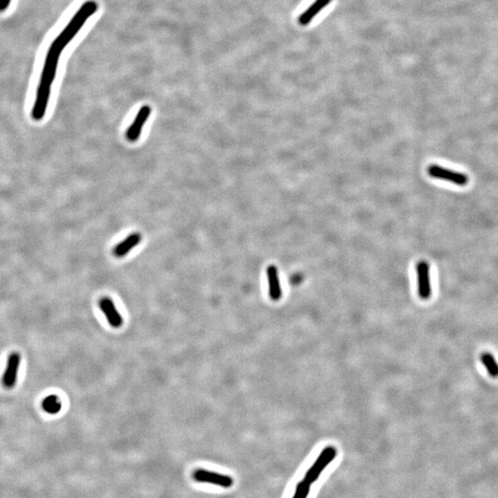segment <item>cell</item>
<instances>
[{
  "instance_id": "obj_13",
  "label": "cell",
  "mask_w": 498,
  "mask_h": 498,
  "mask_svg": "<svg viewBox=\"0 0 498 498\" xmlns=\"http://www.w3.org/2000/svg\"><path fill=\"white\" fill-rule=\"evenodd\" d=\"M481 362L484 364L492 377H498V363L490 353H483L481 355Z\"/></svg>"
},
{
  "instance_id": "obj_9",
  "label": "cell",
  "mask_w": 498,
  "mask_h": 498,
  "mask_svg": "<svg viewBox=\"0 0 498 498\" xmlns=\"http://www.w3.org/2000/svg\"><path fill=\"white\" fill-rule=\"evenodd\" d=\"M267 279L269 284V293L272 301H279L282 297V287L279 277V271L274 265L267 268Z\"/></svg>"
},
{
  "instance_id": "obj_7",
  "label": "cell",
  "mask_w": 498,
  "mask_h": 498,
  "mask_svg": "<svg viewBox=\"0 0 498 498\" xmlns=\"http://www.w3.org/2000/svg\"><path fill=\"white\" fill-rule=\"evenodd\" d=\"M150 111H151L150 107L148 106H144L140 109L139 113L136 115L134 121L132 122V124L126 132V138L128 142H135L139 140L140 136L142 134L143 126L149 118Z\"/></svg>"
},
{
  "instance_id": "obj_4",
  "label": "cell",
  "mask_w": 498,
  "mask_h": 498,
  "mask_svg": "<svg viewBox=\"0 0 498 498\" xmlns=\"http://www.w3.org/2000/svg\"><path fill=\"white\" fill-rule=\"evenodd\" d=\"M193 478L199 483L213 484L221 486L223 488H230L234 484V479L232 477L204 469L195 470L193 473Z\"/></svg>"
},
{
  "instance_id": "obj_2",
  "label": "cell",
  "mask_w": 498,
  "mask_h": 498,
  "mask_svg": "<svg viewBox=\"0 0 498 498\" xmlns=\"http://www.w3.org/2000/svg\"><path fill=\"white\" fill-rule=\"evenodd\" d=\"M336 456H337V449L334 447L329 446L324 448L313 465L310 467V469L307 470L304 480H306V482L310 484L315 483L319 479V477L320 476L323 470L328 466V464H330L334 461Z\"/></svg>"
},
{
  "instance_id": "obj_3",
  "label": "cell",
  "mask_w": 498,
  "mask_h": 498,
  "mask_svg": "<svg viewBox=\"0 0 498 498\" xmlns=\"http://www.w3.org/2000/svg\"><path fill=\"white\" fill-rule=\"evenodd\" d=\"M427 173L431 178L440 179L447 182L453 183L457 185H466L469 182V178L462 173L451 171L437 164H432L428 167Z\"/></svg>"
},
{
  "instance_id": "obj_10",
  "label": "cell",
  "mask_w": 498,
  "mask_h": 498,
  "mask_svg": "<svg viewBox=\"0 0 498 498\" xmlns=\"http://www.w3.org/2000/svg\"><path fill=\"white\" fill-rule=\"evenodd\" d=\"M330 2L331 0H316L310 7L300 15L298 18L299 24L301 26L308 25L314 18L327 7Z\"/></svg>"
},
{
  "instance_id": "obj_12",
  "label": "cell",
  "mask_w": 498,
  "mask_h": 498,
  "mask_svg": "<svg viewBox=\"0 0 498 498\" xmlns=\"http://www.w3.org/2000/svg\"><path fill=\"white\" fill-rule=\"evenodd\" d=\"M43 411L49 414H57L62 409V403L59 397L56 395H50L44 398L42 402Z\"/></svg>"
},
{
  "instance_id": "obj_8",
  "label": "cell",
  "mask_w": 498,
  "mask_h": 498,
  "mask_svg": "<svg viewBox=\"0 0 498 498\" xmlns=\"http://www.w3.org/2000/svg\"><path fill=\"white\" fill-rule=\"evenodd\" d=\"M101 311L106 316L108 323L111 327L118 328L123 325V318L118 312L113 300L109 297H103L99 301Z\"/></svg>"
},
{
  "instance_id": "obj_11",
  "label": "cell",
  "mask_w": 498,
  "mask_h": 498,
  "mask_svg": "<svg viewBox=\"0 0 498 498\" xmlns=\"http://www.w3.org/2000/svg\"><path fill=\"white\" fill-rule=\"evenodd\" d=\"M142 241V235L139 233H134L128 235V237L115 246L113 249V254L116 257H123L128 255V253L137 247Z\"/></svg>"
},
{
  "instance_id": "obj_14",
  "label": "cell",
  "mask_w": 498,
  "mask_h": 498,
  "mask_svg": "<svg viewBox=\"0 0 498 498\" xmlns=\"http://www.w3.org/2000/svg\"><path fill=\"white\" fill-rule=\"evenodd\" d=\"M310 493V484L303 480L296 485L292 498H307Z\"/></svg>"
},
{
  "instance_id": "obj_6",
  "label": "cell",
  "mask_w": 498,
  "mask_h": 498,
  "mask_svg": "<svg viewBox=\"0 0 498 498\" xmlns=\"http://www.w3.org/2000/svg\"><path fill=\"white\" fill-rule=\"evenodd\" d=\"M22 362V357L21 355L18 353H12L7 358V366L5 372L2 377V384L6 389H12L14 388L16 382H17V377H18V372L20 369V365Z\"/></svg>"
},
{
  "instance_id": "obj_1",
  "label": "cell",
  "mask_w": 498,
  "mask_h": 498,
  "mask_svg": "<svg viewBox=\"0 0 498 498\" xmlns=\"http://www.w3.org/2000/svg\"><path fill=\"white\" fill-rule=\"evenodd\" d=\"M62 51L63 50L61 48L51 44L46 54L43 71L36 92L35 105L32 110V117L36 121L42 120L46 112L49 103L51 87L57 75V66Z\"/></svg>"
},
{
  "instance_id": "obj_5",
  "label": "cell",
  "mask_w": 498,
  "mask_h": 498,
  "mask_svg": "<svg viewBox=\"0 0 498 498\" xmlns=\"http://www.w3.org/2000/svg\"><path fill=\"white\" fill-rule=\"evenodd\" d=\"M416 273L419 296L424 300H427L431 297L432 294L429 264L427 261L418 262L416 265Z\"/></svg>"
},
{
  "instance_id": "obj_15",
  "label": "cell",
  "mask_w": 498,
  "mask_h": 498,
  "mask_svg": "<svg viewBox=\"0 0 498 498\" xmlns=\"http://www.w3.org/2000/svg\"><path fill=\"white\" fill-rule=\"evenodd\" d=\"M11 0H0V12H3L7 9Z\"/></svg>"
}]
</instances>
